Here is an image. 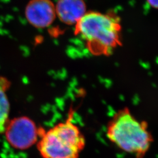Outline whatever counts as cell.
Segmentation results:
<instances>
[{
    "label": "cell",
    "instance_id": "cell-6",
    "mask_svg": "<svg viewBox=\"0 0 158 158\" xmlns=\"http://www.w3.org/2000/svg\"><path fill=\"white\" fill-rule=\"evenodd\" d=\"M55 10L56 17L69 25H75L87 12L84 0H58Z\"/></svg>",
    "mask_w": 158,
    "mask_h": 158
},
{
    "label": "cell",
    "instance_id": "cell-5",
    "mask_svg": "<svg viewBox=\"0 0 158 158\" xmlns=\"http://www.w3.org/2000/svg\"><path fill=\"white\" fill-rule=\"evenodd\" d=\"M25 15L34 27L45 28L56 18L55 6L51 0H31L26 7Z\"/></svg>",
    "mask_w": 158,
    "mask_h": 158
},
{
    "label": "cell",
    "instance_id": "cell-7",
    "mask_svg": "<svg viewBox=\"0 0 158 158\" xmlns=\"http://www.w3.org/2000/svg\"><path fill=\"white\" fill-rule=\"evenodd\" d=\"M8 81L5 79H0V133L4 131L8 122L10 103L6 94Z\"/></svg>",
    "mask_w": 158,
    "mask_h": 158
},
{
    "label": "cell",
    "instance_id": "cell-4",
    "mask_svg": "<svg viewBox=\"0 0 158 158\" xmlns=\"http://www.w3.org/2000/svg\"><path fill=\"white\" fill-rule=\"evenodd\" d=\"M4 132L7 141L12 147L24 150L36 143L41 131L32 119L27 117H20L8 122Z\"/></svg>",
    "mask_w": 158,
    "mask_h": 158
},
{
    "label": "cell",
    "instance_id": "cell-8",
    "mask_svg": "<svg viewBox=\"0 0 158 158\" xmlns=\"http://www.w3.org/2000/svg\"><path fill=\"white\" fill-rule=\"evenodd\" d=\"M148 4L155 9L158 8V0H147Z\"/></svg>",
    "mask_w": 158,
    "mask_h": 158
},
{
    "label": "cell",
    "instance_id": "cell-1",
    "mask_svg": "<svg viewBox=\"0 0 158 158\" xmlns=\"http://www.w3.org/2000/svg\"><path fill=\"white\" fill-rule=\"evenodd\" d=\"M121 26L119 19L110 14L86 12L75 25L74 34L85 40L93 55H108L121 45Z\"/></svg>",
    "mask_w": 158,
    "mask_h": 158
},
{
    "label": "cell",
    "instance_id": "cell-2",
    "mask_svg": "<svg viewBox=\"0 0 158 158\" xmlns=\"http://www.w3.org/2000/svg\"><path fill=\"white\" fill-rule=\"evenodd\" d=\"M106 135L119 149L139 158L149 151L152 141L145 123L136 118L127 108L114 116Z\"/></svg>",
    "mask_w": 158,
    "mask_h": 158
},
{
    "label": "cell",
    "instance_id": "cell-3",
    "mask_svg": "<svg viewBox=\"0 0 158 158\" xmlns=\"http://www.w3.org/2000/svg\"><path fill=\"white\" fill-rule=\"evenodd\" d=\"M85 146V139L73 115L40 132L38 148L42 158H79Z\"/></svg>",
    "mask_w": 158,
    "mask_h": 158
}]
</instances>
